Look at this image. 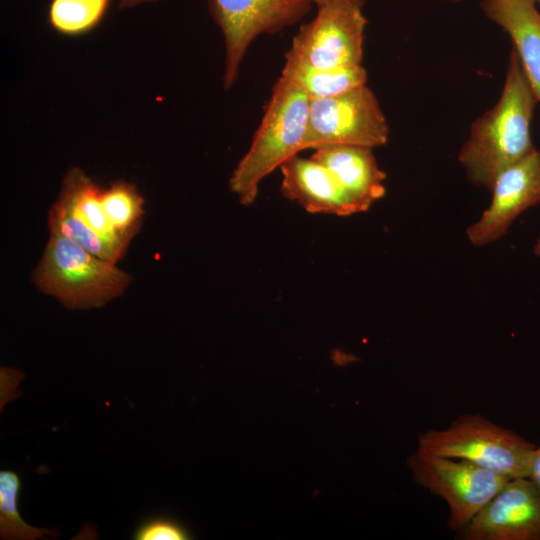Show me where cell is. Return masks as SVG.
Segmentation results:
<instances>
[{
    "instance_id": "6da1fadb",
    "label": "cell",
    "mask_w": 540,
    "mask_h": 540,
    "mask_svg": "<svg viewBox=\"0 0 540 540\" xmlns=\"http://www.w3.org/2000/svg\"><path fill=\"white\" fill-rule=\"evenodd\" d=\"M539 102L513 48L498 101L472 123L458 153L468 180L491 190L496 177L529 154L530 126Z\"/></svg>"
},
{
    "instance_id": "7a4b0ae2",
    "label": "cell",
    "mask_w": 540,
    "mask_h": 540,
    "mask_svg": "<svg viewBox=\"0 0 540 540\" xmlns=\"http://www.w3.org/2000/svg\"><path fill=\"white\" fill-rule=\"evenodd\" d=\"M310 98L280 76L267 102L249 149L236 165L229 188L242 205L256 200L261 181L304 149Z\"/></svg>"
},
{
    "instance_id": "3957f363",
    "label": "cell",
    "mask_w": 540,
    "mask_h": 540,
    "mask_svg": "<svg viewBox=\"0 0 540 540\" xmlns=\"http://www.w3.org/2000/svg\"><path fill=\"white\" fill-rule=\"evenodd\" d=\"M35 286L70 310L101 307L132 281L116 263L101 259L72 240L51 234L32 273Z\"/></svg>"
},
{
    "instance_id": "277c9868",
    "label": "cell",
    "mask_w": 540,
    "mask_h": 540,
    "mask_svg": "<svg viewBox=\"0 0 540 540\" xmlns=\"http://www.w3.org/2000/svg\"><path fill=\"white\" fill-rule=\"evenodd\" d=\"M536 446L483 416L462 415L443 430L419 435L418 450L462 459L508 479L528 478Z\"/></svg>"
},
{
    "instance_id": "5b68a950",
    "label": "cell",
    "mask_w": 540,
    "mask_h": 540,
    "mask_svg": "<svg viewBox=\"0 0 540 540\" xmlns=\"http://www.w3.org/2000/svg\"><path fill=\"white\" fill-rule=\"evenodd\" d=\"M97 185L83 170L70 168L48 213L51 234L64 236L97 257L117 263L130 244L115 228Z\"/></svg>"
},
{
    "instance_id": "8992f818",
    "label": "cell",
    "mask_w": 540,
    "mask_h": 540,
    "mask_svg": "<svg viewBox=\"0 0 540 540\" xmlns=\"http://www.w3.org/2000/svg\"><path fill=\"white\" fill-rule=\"evenodd\" d=\"M413 481L445 500L448 526L464 527L510 480L466 460L433 455L417 449L407 460Z\"/></svg>"
},
{
    "instance_id": "52a82bcc",
    "label": "cell",
    "mask_w": 540,
    "mask_h": 540,
    "mask_svg": "<svg viewBox=\"0 0 540 540\" xmlns=\"http://www.w3.org/2000/svg\"><path fill=\"white\" fill-rule=\"evenodd\" d=\"M365 0H324L302 25L285 55L318 68L362 65Z\"/></svg>"
},
{
    "instance_id": "ba28073f",
    "label": "cell",
    "mask_w": 540,
    "mask_h": 540,
    "mask_svg": "<svg viewBox=\"0 0 540 540\" xmlns=\"http://www.w3.org/2000/svg\"><path fill=\"white\" fill-rule=\"evenodd\" d=\"M390 128L367 84L310 102L304 149L340 144L375 148L386 144Z\"/></svg>"
},
{
    "instance_id": "9c48e42d",
    "label": "cell",
    "mask_w": 540,
    "mask_h": 540,
    "mask_svg": "<svg viewBox=\"0 0 540 540\" xmlns=\"http://www.w3.org/2000/svg\"><path fill=\"white\" fill-rule=\"evenodd\" d=\"M313 0H209L213 20L225 43L223 85L229 89L251 43L296 24L312 9Z\"/></svg>"
},
{
    "instance_id": "30bf717a",
    "label": "cell",
    "mask_w": 540,
    "mask_h": 540,
    "mask_svg": "<svg viewBox=\"0 0 540 540\" xmlns=\"http://www.w3.org/2000/svg\"><path fill=\"white\" fill-rule=\"evenodd\" d=\"M490 192L489 207L466 231L475 246L497 241L521 213L540 203V151L535 148L504 169Z\"/></svg>"
},
{
    "instance_id": "8fae6325",
    "label": "cell",
    "mask_w": 540,
    "mask_h": 540,
    "mask_svg": "<svg viewBox=\"0 0 540 540\" xmlns=\"http://www.w3.org/2000/svg\"><path fill=\"white\" fill-rule=\"evenodd\" d=\"M463 540H540V493L529 478L510 479L464 527Z\"/></svg>"
},
{
    "instance_id": "7c38bea8",
    "label": "cell",
    "mask_w": 540,
    "mask_h": 540,
    "mask_svg": "<svg viewBox=\"0 0 540 540\" xmlns=\"http://www.w3.org/2000/svg\"><path fill=\"white\" fill-rule=\"evenodd\" d=\"M281 192L309 213L350 216L360 213L335 176L310 158H289L280 166Z\"/></svg>"
},
{
    "instance_id": "4fadbf2b",
    "label": "cell",
    "mask_w": 540,
    "mask_h": 540,
    "mask_svg": "<svg viewBox=\"0 0 540 540\" xmlns=\"http://www.w3.org/2000/svg\"><path fill=\"white\" fill-rule=\"evenodd\" d=\"M313 150L311 157L329 169L360 212L385 195L386 173L380 169L372 148L331 144Z\"/></svg>"
},
{
    "instance_id": "5bb4252c",
    "label": "cell",
    "mask_w": 540,
    "mask_h": 540,
    "mask_svg": "<svg viewBox=\"0 0 540 540\" xmlns=\"http://www.w3.org/2000/svg\"><path fill=\"white\" fill-rule=\"evenodd\" d=\"M480 7L489 20L509 35L540 102V11L536 0H481Z\"/></svg>"
},
{
    "instance_id": "9a60e30c",
    "label": "cell",
    "mask_w": 540,
    "mask_h": 540,
    "mask_svg": "<svg viewBox=\"0 0 540 540\" xmlns=\"http://www.w3.org/2000/svg\"><path fill=\"white\" fill-rule=\"evenodd\" d=\"M281 75L299 86L310 100L337 96L367 83L362 65L318 68L287 55Z\"/></svg>"
},
{
    "instance_id": "2e32d148",
    "label": "cell",
    "mask_w": 540,
    "mask_h": 540,
    "mask_svg": "<svg viewBox=\"0 0 540 540\" xmlns=\"http://www.w3.org/2000/svg\"><path fill=\"white\" fill-rule=\"evenodd\" d=\"M21 480L12 470L0 471V536L1 539L35 540L57 537V529H44L26 523L17 509Z\"/></svg>"
},
{
    "instance_id": "e0dca14e",
    "label": "cell",
    "mask_w": 540,
    "mask_h": 540,
    "mask_svg": "<svg viewBox=\"0 0 540 540\" xmlns=\"http://www.w3.org/2000/svg\"><path fill=\"white\" fill-rule=\"evenodd\" d=\"M111 0H52L48 10L51 27L66 36H79L103 19Z\"/></svg>"
},
{
    "instance_id": "ac0fdd59",
    "label": "cell",
    "mask_w": 540,
    "mask_h": 540,
    "mask_svg": "<svg viewBox=\"0 0 540 540\" xmlns=\"http://www.w3.org/2000/svg\"><path fill=\"white\" fill-rule=\"evenodd\" d=\"M103 196L115 228L131 242L144 215L142 195L133 183L116 181L104 189Z\"/></svg>"
},
{
    "instance_id": "d6986e66",
    "label": "cell",
    "mask_w": 540,
    "mask_h": 540,
    "mask_svg": "<svg viewBox=\"0 0 540 540\" xmlns=\"http://www.w3.org/2000/svg\"><path fill=\"white\" fill-rule=\"evenodd\" d=\"M189 534L178 522L164 516L142 521L133 533L134 540H184Z\"/></svg>"
},
{
    "instance_id": "ffe728a7",
    "label": "cell",
    "mask_w": 540,
    "mask_h": 540,
    "mask_svg": "<svg viewBox=\"0 0 540 540\" xmlns=\"http://www.w3.org/2000/svg\"><path fill=\"white\" fill-rule=\"evenodd\" d=\"M528 478L540 493V446L536 447L533 452Z\"/></svg>"
},
{
    "instance_id": "44dd1931",
    "label": "cell",
    "mask_w": 540,
    "mask_h": 540,
    "mask_svg": "<svg viewBox=\"0 0 540 540\" xmlns=\"http://www.w3.org/2000/svg\"><path fill=\"white\" fill-rule=\"evenodd\" d=\"M161 0H117L119 7L128 8L134 7L144 3L157 2Z\"/></svg>"
},
{
    "instance_id": "7402d4cb",
    "label": "cell",
    "mask_w": 540,
    "mask_h": 540,
    "mask_svg": "<svg viewBox=\"0 0 540 540\" xmlns=\"http://www.w3.org/2000/svg\"><path fill=\"white\" fill-rule=\"evenodd\" d=\"M534 253L535 255L540 256V237L536 240L534 245Z\"/></svg>"
},
{
    "instance_id": "603a6c76",
    "label": "cell",
    "mask_w": 540,
    "mask_h": 540,
    "mask_svg": "<svg viewBox=\"0 0 540 540\" xmlns=\"http://www.w3.org/2000/svg\"><path fill=\"white\" fill-rule=\"evenodd\" d=\"M324 0H313L314 4L316 5H319L320 3H322Z\"/></svg>"
},
{
    "instance_id": "cb8c5ba5",
    "label": "cell",
    "mask_w": 540,
    "mask_h": 540,
    "mask_svg": "<svg viewBox=\"0 0 540 540\" xmlns=\"http://www.w3.org/2000/svg\"><path fill=\"white\" fill-rule=\"evenodd\" d=\"M447 1H451V2H461L462 0H447Z\"/></svg>"
},
{
    "instance_id": "d4e9b609",
    "label": "cell",
    "mask_w": 540,
    "mask_h": 540,
    "mask_svg": "<svg viewBox=\"0 0 540 540\" xmlns=\"http://www.w3.org/2000/svg\"><path fill=\"white\" fill-rule=\"evenodd\" d=\"M536 1H539V2H540V0H536Z\"/></svg>"
}]
</instances>
